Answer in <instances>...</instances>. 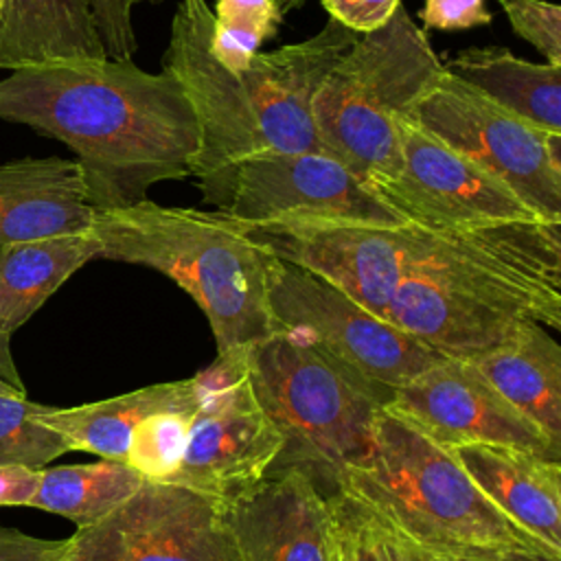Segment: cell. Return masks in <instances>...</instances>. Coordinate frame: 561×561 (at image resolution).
<instances>
[{
    "instance_id": "obj_17",
    "label": "cell",
    "mask_w": 561,
    "mask_h": 561,
    "mask_svg": "<svg viewBox=\"0 0 561 561\" xmlns=\"http://www.w3.org/2000/svg\"><path fill=\"white\" fill-rule=\"evenodd\" d=\"M94 206L77 160L18 158L0 164V245L90 232Z\"/></svg>"
},
{
    "instance_id": "obj_25",
    "label": "cell",
    "mask_w": 561,
    "mask_h": 561,
    "mask_svg": "<svg viewBox=\"0 0 561 561\" xmlns=\"http://www.w3.org/2000/svg\"><path fill=\"white\" fill-rule=\"evenodd\" d=\"M195 405L197 386L186 399L167 405L140 421L131 432L125 465H129L147 482L171 484L186 451L188 425Z\"/></svg>"
},
{
    "instance_id": "obj_29",
    "label": "cell",
    "mask_w": 561,
    "mask_h": 561,
    "mask_svg": "<svg viewBox=\"0 0 561 561\" xmlns=\"http://www.w3.org/2000/svg\"><path fill=\"white\" fill-rule=\"evenodd\" d=\"M333 561H381L362 506L344 493L331 495Z\"/></svg>"
},
{
    "instance_id": "obj_21",
    "label": "cell",
    "mask_w": 561,
    "mask_h": 561,
    "mask_svg": "<svg viewBox=\"0 0 561 561\" xmlns=\"http://www.w3.org/2000/svg\"><path fill=\"white\" fill-rule=\"evenodd\" d=\"M443 68L511 114L561 134V68L528 61L502 46L465 48Z\"/></svg>"
},
{
    "instance_id": "obj_27",
    "label": "cell",
    "mask_w": 561,
    "mask_h": 561,
    "mask_svg": "<svg viewBox=\"0 0 561 561\" xmlns=\"http://www.w3.org/2000/svg\"><path fill=\"white\" fill-rule=\"evenodd\" d=\"M42 408L26 394H0V467L44 469L68 451L64 438L39 421Z\"/></svg>"
},
{
    "instance_id": "obj_18",
    "label": "cell",
    "mask_w": 561,
    "mask_h": 561,
    "mask_svg": "<svg viewBox=\"0 0 561 561\" xmlns=\"http://www.w3.org/2000/svg\"><path fill=\"white\" fill-rule=\"evenodd\" d=\"M480 493L517 528L561 552V462L508 445L449 449Z\"/></svg>"
},
{
    "instance_id": "obj_10",
    "label": "cell",
    "mask_w": 561,
    "mask_h": 561,
    "mask_svg": "<svg viewBox=\"0 0 561 561\" xmlns=\"http://www.w3.org/2000/svg\"><path fill=\"white\" fill-rule=\"evenodd\" d=\"M267 305L276 331L307 337L392 392L443 357L329 280L276 256L267 274Z\"/></svg>"
},
{
    "instance_id": "obj_22",
    "label": "cell",
    "mask_w": 561,
    "mask_h": 561,
    "mask_svg": "<svg viewBox=\"0 0 561 561\" xmlns=\"http://www.w3.org/2000/svg\"><path fill=\"white\" fill-rule=\"evenodd\" d=\"M99 243L92 232L0 245V324L13 333L85 263Z\"/></svg>"
},
{
    "instance_id": "obj_34",
    "label": "cell",
    "mask_w": 561,
    "mask_h": 561,
    "mask_svg": "<svg viewBox=\"0 0 561 561\" xmlns=\"http://www.w3.org/2000/svg\"><path fill=\"white\" fill-rule=\"evenodd\" d=\"M66 539L50 541L0 526V561H64Z\"/></svg>"
},
{
    "instance_id": "obj_32",
    "label": "cell",
    "mask_w": 561,
    "mask_h": 561,
    "mask_svg": "<svg viewBox=\"0 0 561 561\" xmlns=\"http://www.w3.org/2000/svg\"><path fill=\"white\" fill-rule=\"evenodd\" d=\"M331 20L348 28L351 33H373L381 28L394 11L401 7V0H320Z\"/></svg>"
},
{
    "instance_id": "obj_3",
    "label": "cell",
    "mask_w": 561,
    "mask_h": 561,
    "mask_svg": "<svg viewBox=\"0 0 561 561\" xmlns=\"http://www.w3.org/2000/svg\"><path fill=\"white\" fill-rule=\"evenodd\" d=\"M561 224L430 230L386 320L443 357L469 359L522 322L561 327Z\"/></svg>"
},
{
    "instance_id": "obj_14",
    "label": "cell",
    "mask_w": 561,
    "mask_h": 561,
    "mask_svg": "<svg viewBox=\"0 0 561 561\" xmlns=\"http://www.w3.org/2000/svg\"><path fill=\"white\" fill-rule=\"evenodd\" d=\"M248 230L270 254L318 274L381 320H386L394 287L430 234L410 221L401 226L305 224Z\"/></svg>"
},
{
    "instance_id": "obj_8",
    "label": "cell",
    "mask_w": 561,
    "mask_h": 561,
    "mask_svg": "<svg viewBox=\"0 0 561 561\" xmlns=\"http://www.w3.org/2000/svg\"><path fill=\"white\" fill-rule=\"evenodd\" d=\"M408 118L561 224V134L511 114L445 68Z\"/></svg>"
},
{
    "instance_id": "obj_13",
    "label": "cell",
    "mask_w": 561,
    "mask_h": 561,
    "mask_svg": "<svg viewBox=\"0 0 561 561\" xmlns=\"http://www.w3.org/2000/svg\"><path fill=\"white\" fill-rule=\"evenodd\" d=\"M64 561H239L226 506L180 484L142 482L101 522L66 539Z\"/></svg>"
},
{
    "instance_id": "obj_37",
    "label": "cell",
    "mask_w": 561,
    "mask_h": 561,
    "mask_svg": "<svg viewBox=\"0 0 561 561\" xmlns=\"http://www.w3.org/2000/svg\"><path fill=\"white\" fill-rule=\"evenodd\" d=\"M11 335L2 324H0V379L9 383L15 392H26L24 383L20 379V373L15 368L13 355H11Z\"/></svg>"
},
{
    "instance_id": "obj_28",
    "label": "cell",
    "mask_w": 561,
    "mask_h": 561,
    "mask_svg": "<svg viewBox=\"0 0 561 561\" xmlns=\"http://www.w3.org/2000/svg\"><path fill=\"white\" fill-rule=\"evenodd\" d=\"M511 28L561 68V9L546 0H497Z\"/></svg>"
},
{
    "instance_id": "obj_12",
    "label": "cell",
    "mask_w": 561,
    "mask_h": 561,
    "mask_svg": "<svg viewBox=\"0 0 561 561\" xmlns=\"http://www.w3.org/2000/svg\"><path fill=\"white\" fill-rule=\"evenodd\" d=\"M399 171L373 191L403 219L434 232L548 221L497 178L427 134L397 121ZM554 224V221H550Z\"/></svg>"
},
{
    "instance_id": "obj_7",
    "label": "cell",
    "mask_w": 561,
    "mask_h": 561,
    "mask_svg": "<svg viewBox=\"0 0 561 561\" xmlns=\"http://www.w3.org/2000/svg\"><path fill=\"white\" fill-rule=\"evenodd\" d=\"M443 72L425 31L401 4L377 31L355 44L324 75L313 96L322 151L370 188L399 171L397 121Z\"/></svg>"
},
{
    "instance_id": "obj_39",
    "label": "cell",
    "mask_w": 561,
    "mask_h": 561,
    "mask_svg": "<svg viewBox=\"0 0 561 561\" xmlns=\"http://www.w3.org/2000/svg\"><path fill=\"white\" fill-rule=\"evenodd\" d=\"M0 394H26V392H15L9 383H4V381L0 379Z\"/></svg>"
},
{
    "instance_id": "obj_5",
    "label": "cell",
    "mask_w": 561,
    "mask_h": 561,
    "mask_svg": "<svg viewBox=\"0 0 561 561\" xmlns=\"http://www.w3.org/2000/svg\"><path fill=\"white\" fill-rule=\"evenodd\" d=\"M245 366L256 401L283 438L272 471L298 469L324 497L337 495L344 473L366 458L392 390L289 331L252 344Z\"/></svg>"
},
{
    "instance_id": "obj_33",
    "label": "cell",
    "mask_w": 561,
    "mask_h": 561,
    "mask_svg": "<svg viewBox=\"0 0 561 561\" xmlns=\"http://www.w3.org/2000/svg\"><path fill=\"white\" fill-rule=\"evenodd\" d=\"M362 511L366 515V524H368L370 537L375 541V548H377L381 561H447V559L434 554L432 550L423 548L414 539H410L405 533H401L388 519L366 511L364 506H362Z\"/></svg>"
},
{
    "instance_id": "obj_23",
    "label": "cell",
    "mask_w": 561,
    "mask_h": 561,
    "mask_svg": "<svg viewBox=\"0 0 561 561\" xmlns=\"http://www.w3.org/2000/svg\"><path fill=\"white\" fill-rule=\"evenodd\" d=\"M195 388L193 377L151 383L103 401L75 408L44 405L39 421L55 430L68 451H90L103 460L125 462L131 432L149 414L186 399Z\"/></svg>"
},
{
    "instance_id": "obj_30",
    "label": "cell",
    "mask_w": 561,
    "mask_h": 561,
    "mask_svg": "<svg viewBox=\"0 0 561 561\" xmlns=\"http://www.w3.org/2000/svg\"><path fill=\"white\" fill-rule=\"evenodd\" d=\"M164 0H88L103 48L110 59H131L138 50L134 31V9L138 4H160Z\"/></svg>"
},
{
    "instance_id": "obj_15",
    "label": "cell",
    "mask_w": 561,
    "mask_h": 561,
    "mask_svg": "<svg viewBox=\"0 0 561 561\" xmlns=\"http://www.w3.org/2000/svg\"><path fill=\"white\" fill-rule=\"evenodd\" d=\"M386 410L445 449L484 443L561 456V445L517 412L467 359L440 357L397 388Z\"/></svg>"
},
{
    "instance_id": "obj_40",
    "label": "cell",
    "mask_w": 561,
    "mask_h": 561,
    "mask_svg": "<svg viewBox=\"0 0 561 561\" xmlns=\"http://www.w3.org/2000/svg\"><path fill=\"white\" fill-rule=\"evenodd\" d=\"M184 2H191V0H184Z\"/></svg>"
},
{
    "instance_id": "obj_6",
    "label": "cell",
    "mask_w": 561,
    "mask_h": 561,
    "mask_svg": "<svg viewBox=\"0 0 561 561\" xmlns=\"http://www.w3.org/2000/svg\"><path fill=\"white\" fill-rule=\"evenodd\" d=\"M340 493L447 561L478 548L557 552L500 513L449 449L386 408L366 458L344 473Z\"/></svg>"
},
{
    "instance_id": "obj_36",
    "label": "cell",
    "mask_w": 561,
    "mask_h": 561,
    "mask_svg": "<svg viewBox=\"0 0 561 561\" xmlns=\"http://www.w3.org/2000/svg\"><path fill=\"white\" fill-rule=\"evenodd\" d=\"M454 561H561V554L533 548H478Z\"/></svg>"
},
{
    "instance_id": "obj_4",
    "label": "cell",
    "mask_w": 561,
    "mask_h": 561,
    "mask_svg": "<svg viewBox=\"0 0 561 561\" xmlns=\"http://www.w3.org/2000/svg\"><path fill=\"white\" fill-rule=\"evenodd\" d=\"M96 259L142 265L171 278L206 316L217 355L245 351L276 333L267 305L270 254L221 210L160 206L94 208Z\"/></svg>"
},
{
    "instance_id": "obj_26",
    "label": "cell",
    "mask_w": 561,
    "mask_h": 561,
    "mask_svg": "<svg viewBox=\"0 0 561 561\" xmlns=\"http://www.w3.org/2000/svg\"><path fill=\"white\" fill-rule=\"evenodd\" d=\"M283 13L274 0H217L208 39L210 57L228 72H241L261 44L276 35Z\"/></svg>"
},
{
    "instance_id": "obj_31",
    "label": "cell",
    "mask_w": 561,
    "mask_h": 561,
    "mask_svg": "<svg viewBox=\"0 0 561 561\" xmlns=\"http://www.w3.org/2000/svg\"><path fill=\"white\" fill-rule=\"evenodd\" d=\"M484 0H425L421 22L434 31H467L491 24Z\"/></svg>"
},
{
    "instance_id": "obj_20",
    "label": "cell",
    "mask_w": 561,
    "mask_h": 561,
    "mask_svg": "<svg viewBox=\"0 0 561 561\" xmlns=\"http://www.w3.org/2000/svg\"><path fill=\"white\" fill-rule=\"evenodd\" d=\"M105 57L88 0H0V70Z\"/></svg>"
},
{
    "instance_id": "obj_2",
    "label": "cell",
    "mask_w": 561,
    "mask_h": 561,
    "mask_svg": "<svg viewBox=\"0 0 561 561\" xmlns=\"http://www.w3.org/2000/svg\"><path fill=\"white\" fill-rule=\"evenodd\" d=\"M210 26L213 9L206 0H180L162 70L182 83L199 123L202 142L191 178L202 199L224 210L230 175L243 158L263 151H322L313 96L357 35L329 18L316 35L261 50L245 70L228 72L208 53Z\"/></svg>"
},
{
    "instance_id": "obj_16",
    "label": "cell",
    "mask_w": 561,
    "mask_h": 561,
    "mask_svg": "<svg viewBox=\"0 0 561 561\" xmlns=\"http://www.w3.org/2000/svg\"><path fill=\"white\" fill-rule=\"evenodd\" d=\"M239 561H333V511L298 469L267 473L226 506Z\"/></svg>"
},
{
    "instance_id": "obj_38",
    "label": "cell",
    "mask_w": 561,
    "mask_h": 561,
    "mask_svg": "<svg viewBox=\"0 0 561 561\" xmlns=\"http://www.w3.org/2000/svg\"><path fill=\"white\" fill-rule=\"evenodd\" d=\"M276 2V7H278V11L285 15V13H289V11H294V9H300L307 0H274Z\"/></svg>"
},
{
    "instance_id": "obj_35",
    "label": "cell",
    "mask_w": 561,
    "mask_h": 561,
    "mask_svg": "<svg viewBox=\"0 0 561 561\" xmlns=\"http://www.w3.org/2000/svg\"><path fill=\"white\" fill-rule=\"evenodd\" d=\"M42 469H28L22 465L0 467V506H31Z\"/></svg>"
},
{
    "instance_id": "obj_19",
    "label": "cell",
    "mask_w": 561,
    "mask_h": 561,
    "mask_svg": "<svg viewBox=\"0 0 561 561\" xmlns=\"http://www.w3.org/2000/svg\"><path fill=\"white\" fill-rule=\"evenodd\" d=\"M517 412L561 445V346L539 322L467 359Z\"/></svg>"
},
{
    "instance_id": "obj_24",
    "label": "cell",
    "mask_w": 561,
    "mask_h": 561,
    "mask_svg": "<svg viewBox=\"0 0 561 561\" xmlns=\"http://www.w3.org/2000/svg\"><path fill=\"white\" fill-rule=\"evenodd\" d=\"M145 480L125 462L96 460L42 469L37 493L28 508L61 515L88 528L125 504Z\"/></svg>"
},
{
    "instance_id": "obj_9",
    "label": "cell",
    "mask_w": 561,
    "mask_h": 561,
    "mask_svg": "<svg viewBox=\"0 0 561 561\" xmlns=\"http://www.w3.org/2000/svg\"><path fill=\"white\" fill-rule=\"evenodd\" d=\"M245 351L217 355L193 375L197 405L182 465L171 482L224 506L254 489L283 449L276 425L252 392Z\"/></svg>"
},
{
    "instance_id": "obj_11",
    "label": "cell",
    "mask_w": 561,
    "mask_h": 561,
    "mask_svg": "<svg viewBox=\"0 0 561 561\" xmlns=\"http://www.w3.org/2000/svg\"><path fill=\"white\" fill-rule=\"evenodd\" d=\"M248 228L305 224H405L366 182L322 151H263L243 158L224 210Z\"/></svg>"
},
{
    "instance_id": "obj_1",
    "label": "cell",
    "mask_w": 561,
    "mask_h": 561,
    "mask_svg": "<svg viewBox=\"0 0 561 561\" xmlns=\"http://www.w3.org/2000/svg\"><path fill=\"white\" fill-rule=\"evenodd\" d=\"M0 121L26 125L75 151L94 208L149 199V188L193 175L199 123L182 83L131 59H68L0 79Z\"/></svg>"
}]
</instances>
